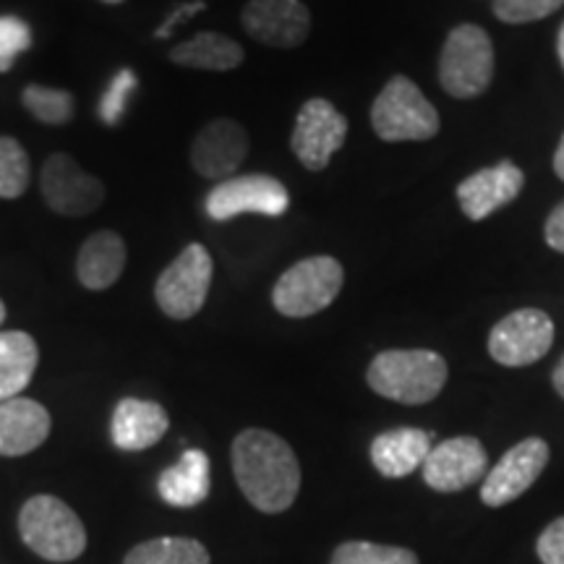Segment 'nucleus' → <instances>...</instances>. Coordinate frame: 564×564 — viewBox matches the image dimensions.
Wrapping results in <instances>:
<instances>
[{"instance_id": "nucleus-1", "label": "nucleus", "mask_w": 564, "mask_h": 564, "mask_svg": "<svg viewBox=\"0 0 564 564\" xmlns=\"http://www.w3.org/2000/svg\"><path fill=\"white\" fill-rule=\"evenodd\" d=\"M232 470L243 497L262 512H282L301 489V465L291 444L264 429H246L232 442Z\"/></svg>"}, {"instance_id": "nucleus-2", "label": "nucleus", "mask_w": 564, "mask_h": 564, "mask_svg": "<svg viewBox=\"0 0 564 564\" xmlns=\"http://www.w3.org/2000/svg\"><path fill=\"white\" fill-rule=\"evenodd\" d=\"M369 387L387 400L423 405L447 382V364L434 350H384L369 366Z\"/></svg>"}, {"instance_id": "nucleus-3", "label": "nucleus", "mask_w": 564, "mask_h": 564, "mask_svg": "<svg viewBox=\"0 0 564 564\" xmlns=\"http://www.w3.org/2000/svg\"><path fill=\"white\" fill-rule=\"evenodd\" d=\"M19 531L24 544L51 562H70L87 549V531L79 514L51 494H40L24 505L19 514Z\"/></svg>"}, {"instance_id": "nucleus-4", "label": "nucleus", "mask_w": 564, "mask_h": 564, "mask_svg": "<svg viewBox=\"0 0 564 564\" xmlns=\"http://www.w3.org/2000/svg\"><path fill=\"white\" fill-rule=\"evenodd\" d=\"M494 76V45L481 26L460 24L449 32L440 58V82L457 100H470L489 89Z\"/></svg>"}, {"instance_id": "nucleus-5", "label": "nucleus", "mask_w": 564, "mask_h": 564, "mask_svg": "<svg viewBox=\"0 0 564 564\" xmlns=\"http://www.w3.org/2000/svg\"><path fill=\"white\" fill-rule=\"evenodd\" d=\"M371 129L384 141H426L440 131V116L405 76H392L371 105Z\"/></svg>"}, {"instance_id": "nucleus-6", "label": "nucleus", "mask_w": 564, "mask_h": 564, "mask_svg": "<svg viewBox=\"0 0 564 564\" xmlns=\"http://www.w3.org/2000/svg\"><path fill=\"white\" fill-rule=\"evenodd\" d=\"M343 264L333 257H312L293 264L278 280L272 303L282 316L303 319L324 312L343 291Z\"/></svg>"}, {"instance_id": "nucleus-7", "label": "nucleus", "mask_w": 564, "mask_h": 564, "mask_svg": "<svg viewBox=\"0 0 564 564\" xmlns=\"http://www.w3.org/2000/svg\"><path fill=\"white\" fill-rule=\"evenodd\" d=\"M212 257L202 243H188L173 264H167L154 285L158 306L171 319H192L209 295Z\"/></svg>"}, {"instance_id": "nucleus-8", "label": "nucleus", "mask_w": 564, "mask_h": 564, "mask_svg": "<svg viewBox=\"0 0 564 564\" xmlns=\"http://www.w3.org/2000/svg\"><path fill=\"white\" fill-rule=\"evenodd\" d=\"M291 196L288 188L282 186L272 175H232V178L217 183L215 188L207 194L204 209L215 223H228L232 217L246 215H267V217H280L288 212Z\"/></svg>"}, {"instance_id": "nucleus-9", "label": "nucleus", "mask_w": 564, "mask_h": 564, "mask_svg": "<svg viewBox=\"0 0 564 564\" xmlns=\"http://www.w3.org/2000/svg\"><path fill=\"white\" fill-rule=\"evenodd\" d=\"M348 137V118L333 102L314 97L299 110L291 147L306 171L319 173Z\"/></svg>"}, {"instance_id": "nucleus-10", "label": "nucleus", "mask_w": 564, "mask_h": 564, "mask_svg": "<svg viewBox=\"0 0 564 564\" xmlns=\"http://www.w3.org/2000/svg\"><path fill=\"white\" fill-rule=\"evenodd\" d=\"M554 343V322L539 308H520L505 316L489 335V352L502 366H531L546 356Z\"/></svg>"}, {"instance_id": "nucleus-11", "label": "nucleus", "mask_w": 564, "mask_h": 564, "mask_svg": "<svg viewBox=\"0 0 564 564\" xmlns=\"http://www.w3.org/2000/svg\"><path fill=\"white\" fill-rule=\"evenodd\" d=\"M40 188L47 207L63 217H87L105 202L102 181L76 165L70 154H53L45 162Z\"/></svg>"}, {"instance_id": "nucleus-12", "label": "nucleus", "mask_w": 564, "mask_h": 564, "mask_svg": "<svg viewBox=\"0 0 564 564\" xmlns=\"http://www.w3.org/2000/svg\"><path fill=\"white\" fill-rule=\"evenodd\" d=\"M549 463V444L539 436L523 440L507 453L486 474L481 486V499L489 507L510 505L520 494H525L535 484V478L544 474Z\"/></svg>"}, {"instance_id": "nucleus-13", "label": "nucleus", "mask_w": 564, "mask_h": 564, "mask_svg": "<svg viewBox=\"0 0 564 564\" xmlns=\"http://www.w3.org/2000/svg\"><path fill=\"white\" fill-rule=\"evenodd\" d=\"M486 457L484 444L474 436H453V440L436 444L423 460V481L434 491H460L486 478Z\"/></svg>"}, {"instance_id": "nucleus-14", "label": "nucleus", "mask_w": 564, "mask_h": 564, "mask_svg": "<svg viewBox=\"0 0 564 564\" xmlns=\"http://www.w3.org/2000/svg\"><path fill=\"white\" fill-rule=\"evenodd\" d=\"M243 30L270 47H299L312 32V13L301 0H251L241 13Z\"/></svg>"}, {"instance_id": "nucleus-15", "label": "nucleus", "mask_w": 564, "mask_h": 564, "mask_svg": "<svg viewBox=\"0 0 564 564\" xmlns=\"http://www.w3.org/2000/svg\"><path fill=\"white\" fill-rule=\"evenodd\" d=\"M249 154V133L232 118H217L196 133L192 165L202 178L228 181Z\"/></svg>"}, {"instance_id": "nucleus-16", "label": "nucleus", "mask_w": 564, "mask_h": 564, "mask_svg": "<svg viewBox=\"0 0 564 564\" xmlns=\"http://www.w3.org/2000/svg\"><path fill=\"white\" fill-rule=\"evenodd\" d=\"M525 175L518 165H512L510 160H502L499 165L486 167L468 175L460 186H457V202L465 212L468 220H484L491 212L514 202V196L523 192Z\"/></svg>"}, {"instance_id": "nucleus-17", "label": "nucleus", "mask_w": 564, "mask_h": 564, "mask_svg": "<svg viewBox=\"0 0 564 564\" xmlns=\"http://www.w3.org/2000/svg\"><path fill=\"white\" fill-rule=\"evenodd\" d=\"M51 434V413L30 398L0 403V455H30Z\"/></svg>"}, {"instance_id": "nucleus-18", "label": "nucleus", "mask_w": 564, "mask_h": 564, "mask_svg": "<svg viewBox=\"0 0 564 564\" xmlns=\"http://www.w3.org/2000/svg\"><path fill=\"white\" fill-rule=\"evenodd\" d=\"M167 421L165 408L152 400L126 398L112 413V442L126 453H141V449L158 444L165 436Z\"/></svg>"}, {"instance_id": "nucleus-19", "label": "nucleus", "mask_w": 564, "mask_h": 564, "mask_svg": "<svg viewBox=\"0 0 564 564\" xmlns=\"http://www.w3.org/2000/svg\"><path fill=\"white\" fill-rule=\"evenodd\" d=\"M126 267V243L116 230H97L82 243L76 257V278L87 291H108Z\"/></svg>"}, {"instance_id": "nucleus-20", "label": "nucleus", "mask_w": 564, "mask_h": 564, "mask_svg": "<svg viewBox=\"0 0 564 564\" xmlns=\"http://www.w3.org/2000/svg\"><path fill=\"white\" fill-rule=\"evenodd\" d=\"M432 453V434L421 429H392L371 442V463L384 478H405Z\"/></svg>"}, {"instance_id": "nucleus-21", "label": "nucleus", "mask_w": 564, "mask_h": 564, "mask_svg": "<svg viewBox=\"0 0 564 564\" xmlns=\"http://www.w3.org/2000/svg\"><path fill=\"white\" fill-rule=\"evenodd\" d=\"M160 497L173 507H194L209 494V457L202 449H186L181 460L160 476Z\"/></svg>"}, {"instance_id": "nucleus-22", "label": "nucleus", "mask_w": 564, "mask_h": 564, "mask_svg": "<svg viewBox=\"0 0 564 564\" xmlns=\"http://www.w3.org/2000/svg\"><path fill=\"white\" fill-rule=\"evenodd\" d=\"M175 66L199 68V70H232L246 58L243 47L236 40L217 32H202L194 40L181 42L167 53Z\"/></svg>"}, {"instance_id": "nucleus-23", "label": "nucleus", "mask_w": 564, "mask_h": 564, "mask_svg": "<svg viewBox=\"0 0 564 564\" xmlns=\"http://www.w3.org/2000/svg\"><path fill=\"white\" fill-rule=\"evenodd\" d=\"M40 364V348L26 333H0V403L19 398L32 382Z\"/></svg>"}, {"instance_id": "nucleus-24", "label": "nucleus", "mask_w": 564, "mask_h": 564, "mask_svg": "<svg viewBox=\"0 0 564 564\" xmlns=\"http://www.w3.org/2000/svg\"><path fill=\"white\" fill-rule=\"evenodd\" d=\"M123 564H209V554L196 539H154L131 549Z\"/></svg>"}, {"instance_id": "nucleus-25", "label": "nucleus", "mask_w": 564, "mask_h": 564, "mask_svg": "<svg viewBox=\"0 0 564 564\" xmlns=\"http://www.w3.org/2000/svg\"><path fill=\"white\" fill-rule=\"evenodd\" d=\"M21 102L32 112V118H37L45 126H66L76 112V102L70 91L40 87V84H30V87L21 91Z\"/></svg>"}, {"instance_id": "nucleus-26", "label": "nucleus", "mask_w": 564, "mask_h": 564, "mask_svg": "<svg viewBox=\"0 0 564 564\" xmlns=\"http://www.w3.org/2000/svg\"><path fill=\"white\" fill-rule=\"evenodd\" d=\"M32 162L13 137H0V199H19L30 188Z\"/></svg>"}, {"instance_id": "nucleus-27", "label": "nucleus", "mask_w": 564, "mask_h": 564, "mask_svg": "<svg viewBox=\"0 0 564 564\" xmlns=\"http://www.w3.org/2000/svg\"><path fill=\"white\" fill-rule=\"evenodd\" d=\"M329 564H419L411 549L400 546H382L371 541H348L337 546Z\"/></svg>"}, {"instance_id": "nucleus-28", "label": "nucleus", "mask_w": 564, "mask_h": 564, "mask_svg": "<svg viewBox=\"0 0 564 564\" xmlns=\"http://www.w3.org/2000/svg\"><path fill=\"white\" fill-rule=\"evenodd\" d=\"M139 82H137V74L133 70H118L116 79L110 82V87L105 89L102 100H100V118L102 123L108 126H118L121 123V118L126 116V108H129V100L131 95L137 91Z\"/></svg>"}, {"instance_id": "nucleus-29", "label": "nucleus", "mask_w": 564, "mask_h": 564, "mask_svg": "<svg viewBox=\"0 0 564 564\" xmlns=\"http://www.w3.org/2000/svg\"><path fill=\"white\" fill-rule=\"evenodd\" d=\"M32 47V30L24 19L0 17V74L11 70L13 63Z\"/></svg>"}, {"instance_id": "nucleus-30", "label": "nucleus", "mask_w": 564, "mask_h": 564, "mask_svg": "<svg viewBox=\"0 0 564 564\" xmlns=\"http://www.w3.org/2000/svg\"><path fill=\"white\" fill-rule=\"evenodd\" d=\"M562 6L564 0H494V17L507 24H528L552 17Z\"/></svg>"}, {"instance_id": "nucleus-31", "label": "nucleus", "mask_w": 564, "mask_h": 564, "mask_svg": "<svg viewBox=\"0 0 564 564\" xmlns=\"http://www.w3.org/2000/svg\"><path fill=\"white\" fill-rule=\"evenodd\" d=\"M539 560L544 564H564V518L554 520L539 539Z\"/></svg>"}, {"instance_id": "nucleus-32", "label": "nucleus", "mask_w": 564, "mask_h": 564, "mask_svg": "<svg viewBox=\"0 0 564 564\" xmlns=\"http://www.w3.org/2000/svg\"><path fill=\"white\" fill-rule=\"evenodd\" d=\"M544 236H546V243L552 246L554 251L564 253V202L560 207H554L552 215H549Z\"/></svg>"}, {"instance_id": "nucleus-33", "label": "nucleus", "mask_w": 564, "mask_h": 564, "mask_svg": "<svg viewBox=\"0 0 564 564\" xmlns=\"http://www.w3.org/2000/svg\"><path fill=\"white\" fill-rule=\"evenodd\" d=\"M204 9H207V3H204V0H196V3H186V6H181V9L175 11L173 17L167 19L165 24H162L158 32H154V37H158V40H162V37H171V32H173V26H175V24H181V21H188V19L196 17V13L204 11Z\"/></svg>"}, {"instance_id": "nucleus-34", "label": "nucleus", "mask_w": 564, "mask_h": 564, "mask_svg": "<svg viewBox=\"0 0 564 564\" xmlns=\"http://www.w3.org/2000/svg\"><path fill=\"white\" fill-rule=\"evenodd\" d=\"M554 173L564 181V137H562L560 147H556V154H554Z\"/></svg>"}, {"instance_id": "nucleus-35", "label": "nucleus", "mask_w": 564, "mask_h": 564, "mask_svg": "<svg viewBox=\"0 0 564 564\" xmlns=\"http://www.w3.org/2000/svg\"><path fill=\"white\" fill-rule=\"evenodd\" d=\"M554 390L564 398V358L560 361V366L554 369Z\"/></svg>"}, {"instance_id": "nucleus-36", "label": "nucleus", "mask_w": 564, "mask_h": 564, "mask_svg": "<svg viewBox=\"0 0 564 564\" xmlns=\"http://www.w3.org/2000/svg\"><path fill=\"white\" fill-rule=\"evenodd\" d=\"M556 53H560V61H562V68H564V24L560 30V40H556Z\"/></svg>"}, {"instance_id": "nucleus-37", "label": "nucleus", "mask_w": 564, "mask_h": 564, "mask_svg": "<svg viewBox=\"0 0 564 564\" xmlns=\"http://www.w3.org/2000/svg\"><path fill=\"white\" fill-rule=\"evenodd\" d=\"M3 319H6V306H3V301H0V324H3Z\"/></svg>"}, {"instance_id": "nucleus-38", "label": "nucleus", "mask_w": 564, "mask_h": 564, "mask_svg": "<svg viewBox=\"0 0 564 564\" xmlns=\"http://www.w3.org/2000/svg\"><path fill=\"white\" fill-rule=\"evenodd\" d=\"M102 3H110V6H118V3H123V0H102Z\"/></svg>"}]
</instances>
